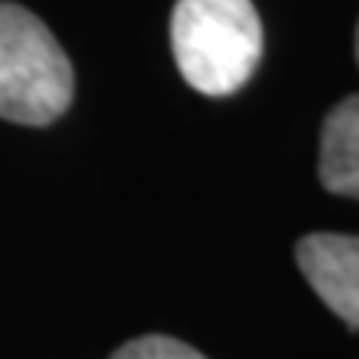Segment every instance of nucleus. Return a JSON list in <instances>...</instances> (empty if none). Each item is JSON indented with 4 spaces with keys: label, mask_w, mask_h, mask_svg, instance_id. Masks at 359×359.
<instances>
[{
    "label": "nucleus",
    "mask_w": 359,
    "mask_h": 359,
    "mask_svg": "<svg viewBox=\"0 0 359 359\" xmlns=\"http://www.w3.org/2000/svg\"><path fill=\"white\" fill-rule=\"evenodd\" d=\"M320 183L336 196L359 193V100L346 97L320 130Z\"/></svg>",
    "instance_id": "nucleus-4"
},
{
    "label": "nucleus",
    "mask_w": 359,
    "mask_h": 359,
    "mask_svg": "<svg viewBox=\"0 0 359 359\" xmlns=\"http://www.w3.org/2000/svg\"><path fill=\"white\" fill-rule=\"evenodd\" d=\"M110 359H206L200 349L187 346L183 339L163 333H150V336H137L116 349Z\"/></svg>",
    "instance_id": "nucleus-5"
},
{
    "label": "nucleus",
    "mask_w": 359,
    "mask_h": 359,
    "mask_svg": "<svg viewBox=\"0 0 359 359\" xmlns=\"http://www.w3.org/2000/svg\"><path fill=\"white\" fill-rule=\"evenodd\" d=\"M170 47L180 77L206 97H230L257 74L263 24L253 0H177Z\"/></svg>",
    "instance_id": "nucleus-1"
},
{
    "label": "nucleus",
    "mask_w": 359,
    "mask_h": 359,
    "mask_svg": "<svg viewBox=\"0 0 359 359\" xmlns=\"http://www.w3.org/2000/svg\"><path fill=\"white\" fill-rule=\"evenodd\" d=\"M296 263L313 293L349 330L359 326V240L349 233H309L296 243Z\"/></svg>",
    "instance_id": "nucleus-3"
},
{
    "label": "nucleus",
    "mask_w": 359,
    "mask_h": 359,
    "mask_svg": "<svg viewBox=\"0 0 359 359\" xmlns=\"http://www.w3.org/2000/svg\"><path fill=\"white\" fill-rule=\"evenodd\" d=\"M74 100V67L47 24L20 4H0V116L47 127Z\"/></svg>",
    "instance_id": "nucleus-2"
}]
</instances>
